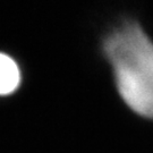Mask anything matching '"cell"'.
Returning a JSON list of instances; mask_svg holds the SVG:
<instances>
[{"label":"cell","mask_w":153,"mask_h":153,"mask_svg":"<svg viewBox=\"0 0 153 153\" xmlns=\"http://www.w3.org/2000/svg\"><path fill=\"white\" fill-rule=\"evenodd\" d=\"M104 50L126 103L153 117V42L138 25L126 24L107 38Z\"/></svg>","instance_id":"6da1fadb"},{"label":"cell","mask_w":153,"mask_h":153,"mask_svg":"<svg viewBox=\"0 0 153 153\" xmlns=\"http://www.w3.org/2000/svg\"><path fill=\"white\" fill-rule=\"evenodd\" d=\"M21 82V71L10 56L0 52V94L15 91Z\"/></svg>","instance_id":"7a4b0ae2"}]
</instances>
